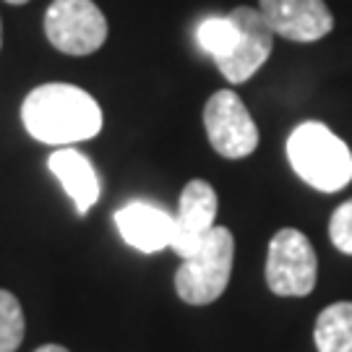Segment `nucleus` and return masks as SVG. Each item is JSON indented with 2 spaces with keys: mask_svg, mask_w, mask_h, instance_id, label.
Instances as JSON below:
<instances>
[{
  "mask_svg": "<svg viewBox=\"0 0 352 352\" xmlns=\"http://www.w3.org/2000/svg\"><path fill=\"white\" fill-rule=\"evenodd\" d=\"M21 120L29 136L52 146H71L102 131L97 100L74 84H42L26 94Z\"/></svg>",
  "mask_w": 352,
  "mask_h": 352,
  "instance_id": "nucleus-1",
  "label": "nucleus"
},
{
  "mask_svg": "<svg viewBox=\"0 0 352 352\" xmlns=\"http://www.w3.org/2000/svg\"><path fill=\"white\" fill-rule=\"evenodd\" d=\"M287 160L311 188L337 193L352 180V151L329 126L305 120L289 133Z\"/></svg>",
  "mask_w": 352,
  "mask_h": 352,
  "instance_id": "nucleus-2",
  "label": "nucleus"
},
{
  "mask_svg": "<svg viewBox=\"0 0 352 352\" xmlns=\"http://www.w3.org/2000/svg\"><path fill=\"white\" fill-rule=\"evenodd\" d=\"M235 258V240L227 227H214L199 251L183 258L175 272V289L188 305H209L230 285Z\"/></svg>",
  "mask_w": 352,
  "mask_h": 352,
  "instance_id": "nucleus-3",
  "label": "nucleus"
},
{
  "mask_svg": "<svg viewBox=\"0 0 352 352\" xmlns=\"http://www.w3.org/2000/svg\"><path fill=\"white\" fill-rule=\"evenodd\" d=\"M318 261L311 240L300 230L285 227L269 240L266 285L279 298H305L316 287Z\"/></svg>",
  "mask_w": 352,
  "mask_h": 352,
  "instance_id": "nucleus-4",
  "label": "nucleus"
},
{
  "mask_svg": "<svg viewBox=\"0 0 352 352\" xmlns=\"http://www.w3.org/2000/svg\"><path fill=\"white\" fill-rule=\"evenodd\" d=\"M45 34L65 55H91L107 39V21L94 0H52L45 13Z\"/></svg>",
  "mask_w": 352,
  "mask_h": 352,
  "instance_id": "nucleus-5",
  "label": "nucleus"
},
{
  "mask_svg": "<svg viewBox=\"0 0 352 352\" xmlns=\"http://www.w3.org/2000/svg\"><path fill=\"white\" fill-rule=\"evenodd\" d=\"M204 126L209 144L227 160H243L258 146V128L248 107L235 91H214L204 107Z\"/></svg>",
  "mask_w": 352,
  "mask_h": 352,
  "instance_id": "nucleus-6",
  "label": "nucleus"
},
{
  "mask_svg": "<svg viewBox=\"0 0 352 352\" xmlns=\"http://www.w3.org/2000/svg\"><path fill=\"white\" fill-rule=\"evenodd\" d=\"M227 16L232 19V24L238 29V39H235L232 50L227 52L225 58L217 60V68L222 71V76L230 84H243L272 55L274 32H272V26L266 24L264 13L258 8H251V6H238Z\"/></svg>",
  "mask_w": 352,
  "mask_h": 352,
  "instance_id": "nucleus-7",
  "label": "nucleus"
},
{
  "mask_svg": "<svg viewBox=\"0 0 352 352\" xmlns=\"http://www.w3.org/2000/svg\"><path fill=\"white\" fill-rule=\"evenodd\" d=\"M272 32L289 42H318L334 29V16L324 0H258Z\"/></svg>",
  "mask_w": 352,
  "mask_h": 352,
  "instance_id": "nucleus-8",
  "label": "nucleus"
},
{
  "mask_svg": "<svg viewBox=\"0 0 352 352\" xmlns=\"http://www.w3.org/2000/svg\"><path fill=\"white\" fill-rule=\"evenodd\" d=\"M217 193L206 180H190L180 193V206L175 214V238L173 251L180 258H188L190 253L199 251L206 235L212 232L217 219Z\"/></svg>",
  "mask_w": 352,
  "mask_h": 352,
  "instance_id": "nucleus-9",
  "label": "nucleus"
},
{
  "mask_svg": "<svg viewBox=\"0 0 352 352\" xmlns=\"http://www.w3.org/2000/svg\"><path fill=\"white\" fill-rule=\"evenodd\" d=\"M115 225L128 245L141 253H157L173 245L175 238V217L146 201L126 204L115 212Z\"/></svg>",
  "mask_w": 352,
  "mask_h": 352,
  "instance_id": "nucleus-10",
  "label": "nucleus"
},
{
  "mask_svg": "<svg viewBox=\"0 0 352 352\" xmlns=\"http://www.w3.org/2000/svg\"><path fill=\"white\" fill-rule=\"evenodd\" d=\"M47 167H50L52 175L60 180V186L71 196L78 214H87L97 204V199H100V177H97V170H94V164L89 162L87 154L71 149V146H63L55 154H50Z\"/></svg>",
  "mask_w": 352,
  "mask_h": 352,
  "instance_id": "nucleus-11",
  "label": "nucleus"
},
{
  "mask_svg": "<svg viewBox=\"0 0 352 352\" xmlns=\"http://www.w3.org/2000/svg\"><path fill=\"white\" fill-rule=\"evenodd\" d=\"M314 340L318 352H352V302L340 300L316 318Z\"/></svg>",
  "mask_w": 352,
  "mask_h": 352,
  "instance_id": "nucleus-12",
  "label": "nucleus"
},
{
  "mask_svg": "<svg viewBox=\"0 0 352 352\" xmlns=\"http://www.w3.org/2000/svg\"><path fill=\"white\" fill-rule=\"evenodd\" d=\"M196 39H199L201 50L209 52L217 63L219 58H225L227 52L232 50L235 39H238V29L230 16H209L196 26Z\"/></svg>",
  "mask_w": 352,
  "mask_h": 352,
  "instance_id": "nucleus-13",
  "label": "nucleus"
},
{
  "mask_svg": "<svg viewBox=\"0 0 352 352\" xmlns=\"http://www.w3.org/2000/svg\"><path fill=\"white\" fill-rule=\"evenodd\" d=\"M24 311L19 298L0 289V352H16L24 340Z\"/></svg>",
  "mask_w": 352,
  "mask_h": 352,
  "instance_id": "nucleus-14",
  "label": "nucleus"
},
{
  "mask_svg": "<svg viewBox=\"0 0 352 352\" xmlns=\"http://www.w3.org/2000/svg\"><path fill=\"white\" fill-rule=\"evenodd\" d=\"M329 238L334 248L352 256V199L340 204L329 219Z\"/></svg>",
  "mask_w": 352,
  "mask_h": 352,
  "instance_id": "nucleus-15",
  "label": "nucleus"
},
{
  "mask_svg": "<svg viewBox=\"0 0 352 352\" xmlns=\"http://www.w3.org/2000/svg\"><path fill=\"white\" fill-rule=\"evenodd\" d=\"M34 352H68L65 347H60V344H42L39 350H34Z\"/></svg>",
  "mask_w": 352,
  "mask_h": 352,
  "instance_id": "nucleus-16",
  "label": "nucleus"
},
{
  "mask_svg": "<svg viewBox=\"0 0 352 352\" xmlns=\"http://www.w3.org/2000/svg\"><path fill=\"white\" fill-rule=\"evenodd\" d=\"M6 3H11V6H26L29 0H6Z\"/></svg>",
  "mask_w": 352,
  "mask_h": 352,
  "instance_id": "nucleus-17",
  "label": "nucleus"
},
{
  "mask_svg": "<svg viewBox=\"0 0 352 352\" xmlns=\"http://www.w3.org/2000/svg\"><path fill=\"white\" fill-rule=\"evenodd\" d=\"M0 47H3V24H0Z\"/></svg>",
  "mask_w": 352,
  "mask_h": 352,
  "instance_id": "nucleus-18",
  "label": "nucleus"
}]
</instances>
